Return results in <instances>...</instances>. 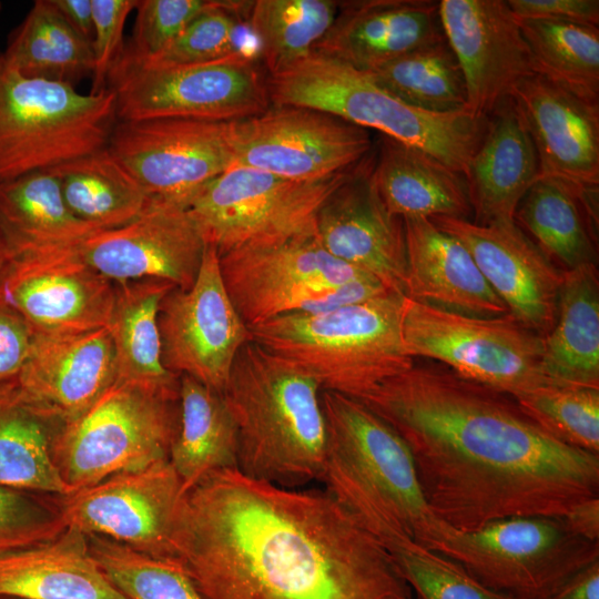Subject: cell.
Instances as JSON below:
<instances>
[{
  "label": "cell",
  "mask_w": 599,
  "mask_h": 599,
  "mask_svg": "<svg viewBox=\"0 0 599 599\" xmlns=\"http://www.w3.org/2000/svg\"><path fill=\"white\" fill-rule=\"evenodd\" d=\"M321 402L324 489L389 552L407 542L429 549L450 526L430 510L407 444L356 398L322 390Z\"/></svg>",
  "instance_id": "3957f363"
},
{
  "label": "cell",
  "mask_w": 599,
  "mask_h": 599,
  "mask_svg": "<svg viewBox=\"0 0 599 599\" xmlns=\"http://www.w3.org/2000/svg\"><path fill=\"white\" fill-rule=\"evenodd\" d=\"M34 495L0 487V555L45 542L65 529L58 506Z\"/></svg>",
  "instance_id": "f6af8a7d"
},
{
  "label": "cell",
  "mask_w": 599,
  "mask_h": 599,
  "mask_svg": "<svg viewBox=\"0 0 599 599\" xmlns=\"http://www.w3.org/2000/svg\"><path fill=\"white\" fill-rule=\"evenodd\" d=\"M213 0H138L133 38L125 49L139 60L161 53Z\"/></svg>",
  "instance_id": "bcb514c9"
},
{
  "label": "cell",
  "mask_w": 599,
  "mask_h": 599,
  "mask_svg": "<svg viewBox=\"0 0 599 599\" xmlns=\"http://www.w3.org/2000/svg\"><path fill=\"white\" fill-rule=\"evenodd\" d=\"M233 124L192 118L118 121L106 148L150 200L186 209L235 164Z\"/></svg>",
  "instance_id": "4fadbf2b"
},
{
  "label": "cell",
  "mask_w": 599,
  "mask_h": 599,
  "mask_svg": "<svg viewBox=\"0 0 599 599\" xmlns=\"http://www.w3.org/2000/svg\"><path fill=\"white\" fill-rule=\"evenodd\" d=\"M515 399L557 440L599 455V388L551 384Z\"/></svg>",
  "instance_id": "b9f144b4"
},
{
  "label": "cell",
  "mask_w": 599,
  "mask_h": 599,
  "mask_svg": "<svg viewBox=\"0 0 599 599\" xmlns=\"http://www.w3.org/2000/svg\"><path fill=\"white\" fill-rule=\"evenodd\" d=\"M367 156L321 207L315 238L335 258L372 275L405 296L406 245L403 220L384 206Z\"/></svg>",
  "instance_id": "7402d4cb"
},
{
  "label": "cell",
  "mask_w": 599,
  "mask_h": 599,
  "mask_svg": "<svg viewBox=\"0 0 599 599\" xmlns=\"http://www.w3.org/2000/svg\"><path fill=\"white\" fill-rule=\"evenodd\" d=\"M33 332L0 290V384L16 377L28 357Z\"/></svg>",
  "instance_id": "c3c4849f"
},
{
  "label": "cell",
  "mask_w": 599,
  "mask_h": 599,
  "mask_svg": "<svg viewBox=\"0 0 599 599\" xmlns=\"http://www.w3.org/2000/svg\"><path fill=\"white\" fill-rule=\"evenodd\" d=\"M562 519L577 536L599 541V496L576 504Z\"/></svg>",
  "instance_id": "f907efd6"
},
{
  "label": "cell",
  "mask_w": 599,
  "mask_h": 599,
  "mask_svg": "<svg viewBox=\"0 0 599 599\" xmlns=\"http://www.w3.org/2000/svg\"><path fill=\"white\" fill-rule=\"evenodd\" d=\"M174 286L156 280L115 283L108 324L114 348L115 382L140 385L177 400L180 377L162 362L160 305Z\"/></svg>",
  "instance_id": "f546056e"
},
{
  "label": "cell",
  "mask_w": 599,
  "mask_h": 599,
  "mask_svg": "<svg viewBox=\"0 0 599 599\" xmlns=\"http://www.w3.org/2000/svg\"><path fill=\"white\" fill-rule=\"evenodd\" d=\"M50 170L72 213L98 230L133 221L151 201L108 148Z\"/></svg>",
  "instance_id": "d590c367"
},
{
  "label": "cell",
  "mask_w": 599,
  "mask_h": 599,
  "mask_svg": "<svg viewBox=\"0 0 599 599\" xmlns=\"http://www.w3.org/2000/svg\"><path fill=\"white\" fill-rule=\"evenodd\" d=\"M185 498L177 474L169 459H163L61 497L58 508L65 528L179 560Z\"/></svg>",
  "instance_id": "5bb4252c"
},
{
  "label": "cell",
  "mask_w": 599,
  "mask_h": 599,
  "mask_svg": "<svg viewBox=\"0 0 599 599\" xmlns=\"http://www.w3.org/2000/svg\"><path fill=\"white\" fill-rule=\"evenodd\" d=\"M251 3L213 0V4L195 17L161 53L150 60H138L151 67L172 68L204 64L251 51L237 47L242 16L247 14Z\"/></svg>",
  "instance_id": "7bdbcfd3"
},
{
  "label": "cell",
  "mask_w": 599,
  "mask_h": 599,
  "mask_svg": "<svg viewBox=\"0 0 599 599\" xmlns=\"http://www.w3.org/2000/svg\"><path fill=\"white\" fill-rule=\"evenodd\" d=\"M51 2L78 33L92 42V0H51Z\"/></svg>",
  "instance_id": "f5cc1de1"
},
{
  "label": "cell",
  "mask_w": 599,
  "mask_h": 599,
  "mask_svg": "<svg viewBox=\"0 0 599 599\" xmlns=\"http://www.w3.org/2000/svg\"><path fill=\"white\" fill-rule=\"evenodd\" d=\"M402 339L412 358L438 361L514 398L551 385L542 370L544 336L511 314L469 316L404 297Z\"/></svg>",
  "instance_id": "30bf717a"
},
{
  "label": "cell",
  "mask_w": 599,
  "mask_h": 599,
  "mask_svg": "<svg viewBox=\"0 0 599 599\" xmlns=\"http://www.w3.org/2000/svg\"><path fill=\"white\" fill-rule=\"evenodd\" d=\"M593 192V191H591ZM581 192L551 177H539L521 199L515 222L530 234L537 247L567 270L597 264L595 227L598 220L587 209Z\"/></svg>",
  "instance_id": "e575fe53"
},
{
  "label": "cell",
  "mask_w": 599,
  "mask_h": 599,
  "mask_svg": "<svg viewBox=\"0 0 599 599\" xmlns=\"http://www.w3.org/2000/svg\"><path fill=\"white\" fill-rule=\"evenodd\" d=\"M70 247L113 283L156 280L187 290L206 244L185 207L151 200L133 221L95 232Z\"/></svg>",
  "instance_id": "d6986e66"
},
{
  "label": "cell",
  "mask_w": 599,
  "mask_h": 599,
  "mask_svg": "<svg viewBox=\"0 0 599 599\" xmlns=\"http://www.w3.org/2000/svg\"><path fill=\"white\" fill-rule=\"evenodd\" d=\"M2 54L26 77L72 85L92 77L94 68L91 41L65 21L51 0L33 2Z\"/></svg>",
  "instance_id": "8d00e7d4"
},
{
  "label": "cell",
  "mask_w": 599,
  "mask_h": 599,
  "mask_svg": "<svg viewBox=\"0 0 599 599\" xmlns=\"http://www.w3.org/2000/svg\"><path fill=\"white\" fill-rule=\"evenodd\" d=\"M219 257L229 296L247 327L283 315L316 313L324 305V285L373 277L332 256L315 235Z\"/></svg>",
  "instance_id": "9a60e30c"
},
{
  "label": "cell",
  "mask_w": 599,
  "mask_h": 599,
  "mask_svg": "<svg viewBox=\"0 0 599 599\" xmlns=\"http://www.w3.org/2000/svg\"><path fill=\"white\" fill-rule=\"evenodd\" d=\"M158 323L165 368L222 394L251 334L229 296L213 246L206 245L192 286L164 296Z\"/></svg>",
  "instance_id": "2e32d148"
},
{
  "label": "cell",
  "mask_w": 599,
  "mask_h": 599,
  "mask_svg": "<svg viewBox=\"0 0 599 599\" xmlns=\"http://www.w3.org/2000/svg\"><path fill=\"white\" fill-rule=\"evenodd\" d=\"M358 400L404 439L430 510L456 530L564 518L599 496V455L557 440L512 396L446 366L414 364Z\"/></svg>",
  "instance_id": "6da1fadb"
},
{
  "label": "cell",
  "mask_w": 599,
  "mask_h": 599,
  "mask_svg": "<svg viewBox=\"0 0 599 599\" xmlns=\"http://www.w3.org/2000/svg\"><path fill=\"white\" fill-rule=\"evenodd\" d=\"M535 74L599 104V29L548 19H518Z\"/></svg>",
  "instance_id": "74e56055"
},
{
  "label": "cell",
  "mask_w": 599,
  "mask_h": 599,
  "mask_svg": "<svg viewBox=\"0 0 599 599\" xmlns=\"http://www.w3.org/2000/svg\"><path fill=\"white\" fill-rule=\"evenodd\" d=\"M430 220L465 245L509 314L542 336L550 332L562 272L516 222L479 225L447 216Z\"/></svg>",
  "instance_id": "44dd1931"
},
{
  "label": "cell",
  "mask_w": 599,
  "mask_h": 599,
  "mask_svg": "<svg viewBox=\"0 0 599 599\" xmlns=\"http://www.w3.org/2000/svg\"><path fill=\"white\" fill-rule=\"evenodd\" d=\"M116 123L110 89L26 77L0 53V183L106 148Z\"/></svg>",
  "instance_id": "52a82bcc"
},
{
  "label": "cell",
  "mask_w": 599,
  "mask_h": 599,
  "mask_svg": "<svg viewBox=\"0 0 599 599\" xmlns=\"http://www.w3.org/2000/svg\"><path fill=\"white\" fill-rule=\"evenodd\" d=\"M176 402L136 384L114 382L55 436L53 458L65 484L77 491L167 459Z\"/></svg>",
  "instance_id": "7c38bea8"
},
{
  "label": "cell",
  "mask_w": 599,
  "mask_h": 599,
  "mask_svg": "<svg viewBox=\"0 0 599 599\" xmlns=\"http://www.w3.org/2000/svg\"><path fill=\"white\" fill-rule=\"evenodd\" d=\"M1 8H2V4H1V2H0V11H1Z\"/></svg>",
  "instance_id": "6f0895ef"
},
{
  "label": "cell",
  "mask_w": 599,
  "mask_h": 599,
  "mask_svg": "<svg viewBox=\"0 0 599 599\" xmlns=\"http://www.w3.org/2000/svg\"><path fill=\"white\" fill-rule=\"evenodd\" d=\"M0 223L11 255L73 246L101 231L72 213L51 170L0 183Z\"/></svg>",
  "instance_id": "d6a6232c"
},
{
  "label": "cell",
  "mask_w": 599,
  "mask_h": 599,
  "mask_svg": "<svg viewBox=\"0 0 599 599\" xmlns=\"http://www.w3.org/2000/svg\"><path fill=\"white\" fill-rule=\"evenodd\" d=\"M11 257V252L7 243L3 230L0 223V273Z\"/></svg>",
  "instance_id": "db71d44e"
},
{
  "label": "cell",
  "mask_w": 599,
  "mask_h": 599,
  "mask_svg": "<svg viewBox=\"0 0 599 599\" xmlns=\"http://www.w3.org/2000/svg\"><path fill=\"white\" fill-rule=\"evenodd\" d=\"M511 98L539 162V177L581 192L599 186V104L587 102L541 75L522 80Z\"/></svg>",
  "instance_id": "cb8c5ba5"
},
{
  "label": "cell",
  "mask_w": 599,
  "mask_h": 599,
  "mask_svg": "<svg viewBox=\"0 0 599 599\" xmlns=\"http://www.w3.org/2000/svg\"><path fill=\"white\" fill-rule=\"evenodd\" d=\"M439 1L339 2L328 32L314 52L367 72L423 47L446 40Z\"/></svg>",
  "instance_id": "d4e9b609"
},
{
  "label": "cell",
  "mask_w": 599,
  "mask_h": 599,
  "mask_svg": "<svg viewBox=\"0 0 599 599\" xmlns=\"http://www.w3.org/2000/svg\"><path fill=\"white\" fill-rule=\"evenodd\" d=\"M63 424L22 400L10 380L0 384V487L64 497L72 489L53 458Z\"/></svg>",
  "instance_id": "836d02e7"
},
{
  "label": "cell",
  "mask_w": 599,
  "mask_h": 599,
  "mask_svg": "<svg viewBox=\"0 0 599 599\" xmlns=\"http://www.w3.org/2000/svg\"><path fill=\"white\" fill-rule=\"evenodd\" d=\"M390 554L420 599H512L485 587L455 561L416 542H407Z\"/></svg>",
  "instance_id": "ee69618b"
},
{
  "label": "cell",
  "mask_w": 599,
  "mask_h": 599,
  "mask_svg": "<svg viewBox=\"0 0 599 599\" xmlns=\"http://www.w3.org/2000/svg\"><path fill=\"white\" fill-rule=\"evenodd\" d=\"M0 290L33 333L64 334L106 327L115 283L70 246L11 255L0 273Z\"/></svg>",
  "instance_id": "ac0fdd59"
},
{
  "label": "cell",
  "mask_w": 599,
  "mask_h": 599,
  "mask_svg": "<svg viewBox=\"0 0 599 599\" xmlns=\"http://www.w3.org/2000/svg\"><path fill=\"white\" fill-rule=\"evenodd\" d=\"M87 536L93 557L126 599H205L180 560Z\"/></svg>",
  "instance_id": "60d3db41"
},
{
  "label": "cell",
  "mask_w": 599,
  "mask_h": 599,
  "mask_svg": "<svg viewBox=\"0 0 599 599\" xmlns=\"http://www.w3.org/2000/svg\"><path fill=\"white\" fill-rule=\"evenodd\" d=\"M429 549L512 599H548L599 561V541L577 536L552 517L504 518L471 531L449 527Z\"/></svg>",
  "instance_id": "ba28073f"
},
{
  "label": "cell",
  "mask_w": 599,
  "mask_h": 599,
  "mask_svg": "<svg viewBox=\"0 0 599 599\" xmlns=\"http://www.w3.org/2000/svg\"><path fill=\"white\" fill-rule=\"evenodd\" d=\"M235 164L293 180L351 170L373 146L368 130L319 110L271 105L233 124Z\"/></svg>",
  "instance_id": "e0dca14e"
},
{
  "label": "cell",
  "mask_w": 599,
  "mask_h": 599,
  "mask_svg": "<svg viewBox=\"0 0 599 599\" xmlns=\"http://www.w3.org/2000/svg\"><path fill=\"white\" fill-rule=\"evenodd\" d=\"M108 327L64 334L33 333L19 373L10 379L19 397L67 424L90 408L115 382Z\"/></svg>",
  "instance_id": "603a6c76"
},
{
  "label": "cell",
  "mask_w": 599,
  "mask_h": 599,
  "mask_svg": "<svg viewBox=\"0 0 599 599\" xmlns=\"http://www.w3.org/2000/svg\"><path fill=\"white\" fill-rule=\"evenodd\" d=\"M138 0H92L94 68L90 93L106 89L108 74L122 53L123 30Z\"/></svg>",
  "instance_id": "7dc6e473"
},
{
  "label": "cell",
  "mask_w": 599,
  "mask_h": 599,
  "mask_svg": "<svg viewBox=\"0 0 599 599\" xmlns=\"http://www.w3.org/2000/svg\"><path fill=\"white\" fill-rule=\"evenodd\" d=\"M0 599H12V598H7V597H0Z\"/></svg>",
  "instance_id": "9f6ffc18"
},
{
  "label": "cell",
  "mask_w": 599,
  "mask_h": 599,
  "mask_svg": "<svg viewBox=\"0 0 599 599\" xmlns=\"http://www.w3.org/2000/svg\"><path fill=\"white\" fill-rule=\"evenodd\" d=\"M354 167L324 179L293 180L234 164L204 185L186 210L219 256L315 235L321 207Z\"/></svg>",
  "instance_id": "9c48e42d"
},
{
  "label": "cell",
  "mask_w": 599,
  "mask_h": 599,
  "mask_svg": "<svg viewBox=\"0 0 599 599\" xmlns=\"http://www.w3.org/2000/svg\"><path fill=\"white\" fill-rule=\"evenodd\" d=\"M333 0H255L246 14L258 54L270 74L278 73L313 52L335 21Z\"/></svg>",
  "instance_id": "f35d334b"
},
{
  "label": "cell",
  "mask_w": 599,
  "mask_h": 599,
  "mask_svg": "<svg viewBox=\"0 0 599 599\" xmlns=\"http://www.w3.org/2000/svg\"><path fill=\"white\" fill-rule=\"evenodd\" d=\"M517 19H548L598 27V0H508Z\"/></svg>",
  "instance_id": "681fc988"
},
{
  "label": "cell",
  "mask_w": 599,
  "mask_h": 599,
  "mask_svg": "<svg viewBox=\"0 0 599 599\" xmlns=\"http://www.w3.org/2000/svg\"><path fill=\"white\" fill-rule=\"evenodd\" d=\"M548 599H599V561L576 573Z\"/></svg>",
  "instance_id": "816d5d0a"
},
{
  "label": "cell",
  "mask_w": 599,
  "mask_h": 599,
  "mask_svg": "<svg viewBox=\"0 0 599 599\" xmlns=\"http://www.w3.org/2000/svg\"><path fill=\"white\" fill-rule=\"evenodd\" d=\"M542 370L554 385L599 388L597 264L562 272L556 323L544 336Z\"/></svg>",
  "instance_id": "4dcf8cb0"
},
{
  "label": "cell",
  "mask_w": 599,
  "mask_h": 599,
  "mask_svg": "<svg viewBox=\"0 0 599 599\" xmlns=\"http://www.w3.org/2000/svg\"><path fill=\"white\" fill-rule=\"evenodd\" d=\"M405 297L458 314H509L465 245L430 219H404Z\"/></svg>",
  "instance_id": "484cf974"
},
{
  "label": "cell",
  "mask_w": 599,
  "mask_h": 599,
  "mask_svg": "<svg viewBox=\"0 0 599 599\" xmlns=\"http://www.w3.org/2000/svg\"><path fill=\"white\" fill-rule=\"evenodd\" d=\"M321 387L253 341L222 393L237 432V469L288 488L321 481L326 426Z\"/></svg>",
  "instance_id": "277c9868"
},
{
  "label": "cell",
  "mask_w": 599,
  "mask_h": 599,
  "mask_svg": "<svg viewBox=\"0 0 599 599\" xmlns=\"http://www.w3.org/2000/svg\"><path fill=\"white\" fill-rule=\"evenodd\" d=\"M272 105L304 106L374 129L384 136L419 149L465 177L487 129L488 118L465 109L432 113L402 101L366 72L311 52L287 69L270 74Z\"/></svg>",
  "instance_id": "8992f818"
},
{
  "label": "cell",
  "mask_w": 599,
  "mask_h": 599,
  "mask_svg": "<svg viewBox=\"0 0 599 599\" xmlns=\"http://www.w3.org/2000/svg\"><path fill=\"white\" fill-rule=\"evenodd\" d=\"M177 551L205 599L412 596L388 549L328 491L237 468L216 470L186 494Z\"/></svg>",
  "instance_id": "7a4b0ae2"
},
{
  "label": "cell",
  "mask_w": 599,
  "mask_h": 599,
  "mask_svg": "<svg viewBox=\"0 0 599 599\" xmlns=\"http://www.w3.org/2000/svg\"><path fill=\"white\" fill-rule=\"evenodd\" d=\"M167 459L185 494L216 470L237 468V432L223 395L186 375Z\"/></svg>",
  "instance_id": "1f68e13d"
},
{
  "label": "cell",
  "mask_w": 599,
  "mask_h": 599,
  "mask_svg": "<svg viewBox=\"0 0 599 599\" xmlns=\"http://www.w3.org/2000/svg\"><path fill=\"white\" fill-rule=\"evenodd\" d=\"M539 176L535 145L509 97L488 115L487 129L465 177L473 222H515L518 204Z\"/></svg>",
  "instance_id": "4316f807"
},
{
  "label": "cell",
  "mask_w": 599,
  "mask_h": 599,
  "mask_svg": "<svg viewBox=\"0 0 599 599\" xmlns=\"http://www.w3.org/2000/svg\"><path fill=\"white\" fill-rule=\"evenodd\" d=\"M396 599H413L412 596H403V597H398Z\"/></svg>",
  "instance_id": "11a10c76"
},
{
  "label": "cell",
  "mask_w": 599,
  "mask_h": 599,
  "mask_svg": "<svg viewBox=\"0 0 599 599\" xmlns=\"http://www.w3.org/2000/svg\"><path fill=\"white\" fill-rule=\"evenodd\" d=\"M0 597L126 599L93 557L88 536L69 527L51 540L0 555Z\"/></svg>",
  "instance_id": "83f0119b"
},
{
  "label": "cell",
  "mask_w": 599,
  "mask_h": 599,
  "mask_svg": "<svg viewBox=\"0 0 599 599\" xmlns=\"http://www.w3.org/2000/svg\"><path fill=\"white\" fill-rule=\"evenodd\" d=\"M254 51L195 65L159 68L123 48L106 88L115 95L118 121L192 118L240 121L271 106L266 78Z\"/></svg>",
  "instance_id": "8fae6325"
},
{
  "label": "cell",
  "mask_w": 599,
  "mask_h": 599,
  "mask_svg": "<svg viewBox=\"0 0 599 599\" xmlns=\"http://www.w3.org/2000/svg\"><path fill=\"white\" fill-rule=\"evenodd\" d=\"M378 85L417 109L454 113L467 109L459 63L446 40L366 72Z\"/></svg>",
  "instance_id": "ab89813d"
},
{
  "label": "cell",
  "mask_w": 599,
  "mask_h": 599,
  "mask_svg": "<svg viewBox=\"0 0 599 599\" xmlns=\"http://www.w3.org/2000/svg\"><path fill=\"white\" fill-rule=\"evenodd\" d=\"M439 18L461 69L467 110L488 118L535 74L519 21L504 0H441Z\"/></svg>",
  "instance_id": "ffe728a7"
},
{
  "label": "cell",
  "mask_w": 599,
  "mask_h": 599,
  "mask_svg": "<svg viewBox=\"0 0 599 599\" xmlns=\"http://www.w3.org/2000/svg\"><path fill=\"white\" fill-rule=\"evenodd\" d=\"M404 297L388 292L323 313L274 317L248 327L251 341L322 390L361 399L415 364L402 339Z\"/></svg>",
  "instance_id": "5b68a950"
},
{
  "label": "cell",
  "mask_w": 599,
  "mask_h": 599,
  "mask_svg": "<svg viewBox=\"0 0 599 599\" xmlns=\"http://www.w3.org/2000/svg\"><path fill=\"white\" fill-rule=\"evenodd\" d=\"M372 179L384 206L398 219L473 215L463 174L394 139L380 140Z\"/></svg>",
  "instance_id": "f1b7e54d"
}]
</instances>
